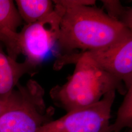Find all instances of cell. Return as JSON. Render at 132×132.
Returning <instances> with one entry per match:
<instances>
[{"instance_id": "8992f818", "label": "cell", "mask_w": 132, "mask_h": 132, "mask_svg": "<svg viewBox=\"0 0 132 132\" xmlns=\"http://www.w3.org/2000/svg\"><path fill=\"white\" fill-rule=\"evenodd\" d=\"M80 55L87 57L100 69L121 80L127 90L132 87V31L106 47L63 57Z\"/></svg>"}, {"instance_id": "277c9868", "label": "cell", "mask_w": 132, "mask_h": 132, "mask_svg": "<svg viewBox=\"0 0 132 132\" xmlns=\"http://www.w3.org/2000/svg\"><path fill=\"white\" fill-rule=\"evenodd\" d=\"M54 4L55 8L51 14L35 23L26 24L18 34L20 53H23L25 61L36 68L52 52L58 40L65 9L61 5Z\"/></svg>"}, {"instance_id": "5b68a950", "label": "cell", "mask_w": 132, "mask_h": 132, "mask_svg": "<svg viewBox=\"0 0 132 132\" xmlns=\"http://www.w3.org/2000/svg\"><path fill=\"white\" fill-rule=\"evenodd\" d=\"M116 93L111 91L94 104L67 112L44 125L38 132H112L110 119Z\"/></svg>"}, {"instance_id": "7c38bea8", "label": "cell", "mask_w": 132, "mask_h": 132, "mask_svg": "<svg viewBox=\"0 0 132 132\" xmlns=\"http://www.w3.org/2000/svg\"><path fill=\"white\" fill-rule=\"evenodd\" d=\"M64 7H70L80 5H94L95 1L93 0H60L53 1Z\"/></svg>"}, {"instance_id": "ba28073f", "label": "cell", "mask_w": 132, "mask_h": 132, "mask_svg": "<svg viewBox=\"0 0 132 132\" xmlns=\"http://www.w3.org/2000/svg\"><path fill=\"white\" fill-rule=\"evenodd\" d=\"M36 68L24 61L20 63L6 54L0 46V100L10 96L20 78L28 73H33Z\"/></svg>"}, {"instance_id": "4fadbf2b", "label": "cell", "mask_w": 132, "mask_h": 132, "mask_svg": "<svg viewBox=\"0 0 132 132\" xmlns=\"http://www.w3.org/2000/svg\"><path fill=\"white\" fill-rule=\"evenodd\" d=\"M132 132V130H130V131H129V132Z\"/></svg>"}, {"instance_id": "30bf717a", "label": "cell", "mask_w": 132, "mask_h": 132, "mask_svg": "<svg viewBox=\"0 0 132 132\" xmlns=\"http://www.w3.org/2000/svg\"><path fill=\"white\" fill-rule=\"evenodd\" d=\"M122 103L118 109L117 117L110 125L112 132H120L125 128L132 127V87L125 94Z\"/></svg>"}, {"instance_id": "52a82bcc", "label": "cell", "mask_w": 132, "mask_h": 132, "mask_svg": "<svg viewBox=\"0 0 132 132\" xmlns=\"http://www.w3.org/2000/svg\"><path fill=\"white\" fill-rule=\"evenodd\" d=\"M22 23V20L13 1L0 0V41L5 45L7 54L16 60L20 54L17 29Z\"/></svg>"}, {"instance_id": "6da1fadb", "label": "cell", "mask_w": 132, "mask_h": 132, "mask_svg": "<svg viewBox=\"0 0 132 132\" xmlns=\"http://www.w3.org/2000/svg\"><path fill=\"white\" fill-rule=\"evenodd\" d=\"M63 7L57 57L106 47L132 31L94 5Z\"/></svg>"}, {"instance_id": "9c48e42d", "label": "cell", "mask_w": 132, "mask_h": 132, "mask_svg": "<svg viewBox=\"0 0 132 132\" xmlns=\"http://www.w3.org/2000/svg\"><path fill=\"white\" fill-rule=\"evenodd\" d=\"M17 9L26 24L43 19L54 11L55 5L50 0H17Z\"/></svg>"}, {"instance_id": "8fae6325", "label": "cell", "mask_w": 132, "mask_h": 132, "mask_svg": "<svg viewBox=\"0 0 132 132\" xmlns=\"http://www.w3.org/2000/svg\"><path fill=\"white\" fill-rule=\"evenodd\" d=\"M109 16L132 30L131 7H124L118 1H102Z\"/></svg>"}, {"instance_id": "7a4b0ae2", "label": "cell", "mask_w": 132, "mask_h": 132, "mask_svg": "<svg viewBox=\"0 0 132 132\" xmlns=\"http://www.w3.org/2000/svg\"><path fill=\"white\" fill-rule=\"evenodd\" d=\"M70 64L76 65L73 74L66 83L55 86L50 92L54 104L67 112L94 104L111 91H118L122 95L127 91L121 80L85 55L67 59L66 65Z\"/></svg>"}, {"instance_id": "3957f363", "label": "cell", "mask_w": 132, "mask_h": 132, "mask_svg": "<svg viewBox=\"0 0 132 132\" xmlns=\"http://www.w3.org/2000/svg\"><path fill=\"white\" fill-rule=\"evenodd\" d=\"M45 91L35 80L14 90V100L10 109L0 116V132H38L52 120L54 110L47 108Z\"/></svg>"}]
</instances>
